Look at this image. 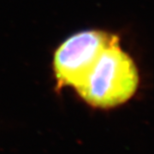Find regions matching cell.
Listing matches in <instances>:
<instances>
[{
	"label": "cell",
	"instance_id": "1",
	"mask_svg": "<svg viewBox=\"0 0 154 154\" xmlns=\"http://www.w3.org/2000/svg\"><path fill=\"white\" fill-rule=\"evenodd\" d=\"M138 84L137 68L121 49L117 37L104 49L75 89L89 105L109 109L128 101Z\"/></svg>",
	"mask_w": 154,
	"mask_h": 154
},
{
	"label": "cell",
	"instance_id": "2",
	"mask_svg": "<svg viewBox=\"0 0 154 154\" xmlns=\"http://www.w3.org/2000/svg\"><path fill=\"white\" fill-rule=\"evenodd\" d=\"M117 36L99 30L76 33L56 51L54 71L58 88H75L91 69L105 47Z\"/></svg>",
	"mask_w": 154,
	"mask_h": 154
}]
</instances>
